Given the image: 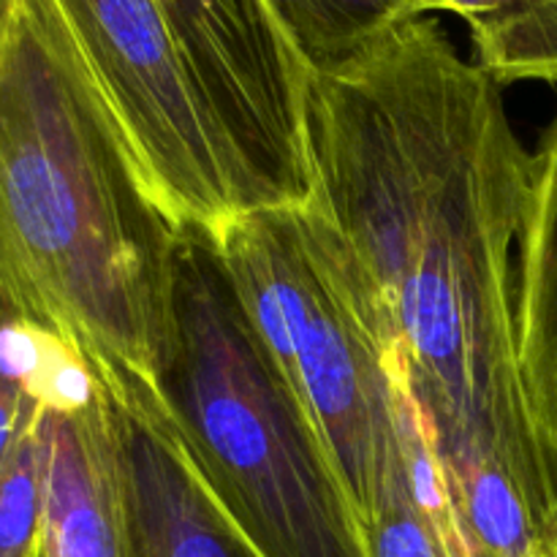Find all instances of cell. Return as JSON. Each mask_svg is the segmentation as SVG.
<instances>
[{
  "label": "cell",
  "instance_id": "e0dca14e",
  "mask_svg": "<svg viewBox=\"0 0 557 557\" xmlns=\"http://www.w3.org/2000/svg\"><path fill=\"white\" fill-rule=\"evenodd\" d=\"M33 557H44V553H41V544H38V549H36V555Z\"/></svg>",
  "mask_w": 557,
  "mask_h": 557
},
{
  "label": "cell",
  "instance_id": "30bf717a",
  "mask_svg": "<svg viewBox=\"0 0 557 557\" xmlns=\"http://www.w3.org/2000/svg\"><path fill=\"white\" fill-rule=\"evenodd\" d=\"M471 30L473 63L500 87L557 85V0H438Z\"/></svg>",
  "mask_w": 557,
  "mask_h": 557
},
{
  "label": "cell",
  "instance_id": "7c38bea8",
  "mask_svg": "<svg viewBox=\"0 0 557 557\" xmlns=\"http://www.w3.org/2000/svg\"><path fill=\"white\" fill-rule=\"evenodd\" d=\"M44 438L41 419L0 473V557H33L41 544Z\"/></svg>",
  "mask_w": 557,
  "mask_h": 557
},
{
  "label": "cell",
  "instance_id": "2e32d148",
  "mask_svg": "<svg viewBox=\"0 0 557 557\" xmlns=\"http://www.w3.org/2000/svg\"><path fill=\"white\" fill-rule=\"evenodd\" d=\"M544 557H557V528L553 531V536H549V544H547V555Z\"/></svg>",
  "mask_w": 557,
  "mask_h": 557
},
{
  "label": "cell",
  "instance_id": "7a4b0ae2",
  "mask_svg": "<svg viewBox=\"0 0 557 557\" xmlns=\"http://www.w3.org/2000/svg\"><path fill=\"white\" fill-rule=\"evenodd\" d=\"M180 237L58 5L16 0L0 36V315L156 386Z\"/></svg>",
  "mask_w": 557,
  "mask_h": 557
},
{
  "label": "cell",
  "instance_id": "5bb4252c",
  "mask_svg": "<svg viewBox=\"0 0 557 557\" xmlns=\"http://www.w3.org/2000/svg\"><path fill=\"white\" fill-rule=\"evenodd\" d=\"M14 5H16V0H0V36H3L5 25H9V16H11V11H14Z\"/></svg>",
  "mask_w": 557,
  "mask_h": 557
},
{
  "label": "cell",
  "instance_id": "8fae6325",
  "mask_svg": "<svg viewBox=\"0 0 557 557\" xmlns=\"http://www.w3.org/2000/svg\"><path fill=\"white\" fill-rule=\"evenodd\" d=\"M305 71L346 63L368 44L419 14L411 0H264Z\"/></svg>",
  "mask_w": 557,
  "mask_h": 557
},
{
  "label": "cell",
  "instance_id": "9a60e30c",
  "mask_svg": "<svg viewBox=\"0 0 557 557\" xmlns=\"http://www.w3.org/2000/svg\"><path fill=\"white\" fill-rule=\"evenodd\" d=\"M411 3L417 5L419 14H433V11H441L438 0H411Z\"/></svg>",
  "mask_w": 557,
  "mask_h": 557
},
{
  "label": "cell",
  "instance_id": "3957f363",
  "mask_svg": "<svg viewBox=\"0 0 557 557\" xmlns=\"http://www.w3.org/2000/svg\"><path fill=\"white\" fill-rule=\"evenodd\" d=\"M156 392L256 557H370L351 498L207 234L183 232Z\"/></svg>",
  "mask_w": 557,
  "mask_h": 557
},
{
  "label": "cell",
  "instance_id": "52a82bcc",
  "mask_svg": "<svg viewBox=\"0 0 557 557\" xmlns=\"http://www.w3.org/2000/svg\"><path fill=\"white\" fill-rule=\"evenodd\" d=\"M109 403L125 557H256L201 482L156 386L96 373Z\"/></svg>",
  "mask_w": 557,
  "mask_h": 557
},
{
  "label": "cell",
  "instance_id": "ac0fdd59",
  "mask_svg": "<svg viewBox=\"0 0 557 557\" xmlns=\"http://www.w3.org/2000/svg\"><path fill=\"white\" fill-rule=\"evenodd\" d=\"M0 324H5V319H3V315H0Z\"/></svg>",
  "mask_w": 557,
  "mask_h": 557
},
{
  "label": "cell",
  "instance_id": "4fadbf2b",
  "mask_svg": "<svg viewBox=\"0 0 557 557\" xmlns=\"http://www.w3.org/2000/svg\"><path fill=\"white\" fill-rule=\"evenodd\" d=\"M38 419H41L38 403L22 389L20 381L0 370V473L5 471L16 446L36 428Z\"/></svg>",
  "mask_w": 557,
  "mask_h": 557
},
{
  "label": "cell",
  "instance_id": "6da1fadb",
  "mask_svg": "<svg viewBox=\"0 0 557 557\" xmlns=\"http://www.w3.org/2000/svg\"><path fill=\"white\" fill-rule=\"evenodd\" d=\"M305 107L302 210L422 422L473 555L544 557L557 451L522 386L515 267L533 152L504 87L424 14L305 71Z\"/></svg>",
  "mask_w": 557,
  "mask_h": 557
},
{
  "label": "cell",
  "instance_id": "ba28073f",
  "mask_svg": "<svg viewBox=\"0 0 557 557\" xmlns=\"http://www.w3.org/2000/svg\"><path fill=\"white\" fill-rule=\"evenodd\" d=\"M96 375V373H92ZM44 557H125L117 460L101 381L69 411H41Z\"/></svg>",
  "mask_w": 557,
  "mask_h": 557
},
{
  "label": "cell",
  "instance_id": "5b68a950",
  "mask_svg": "<svg viewBox=\"0 0 557 557\" xmlns=\"http://www.w3.org/2000/svg\"><path fill=\"white\" fill-rule=\"evenodd\" d=\"M147 188L183 232L239 215L232 163L158 0H52Z\"/></svg>",
  "mask_w": 557,
  "mask_h": 557
},
{
  "label": "cell",
  "instance_id": "d6986e66",
  "mask_svg": "<svg viewBox=\"0 0 557 557\" xmlns=\"http://www.w3.org/2000/svg\"><path fill=\"white\" fill-rule=\"evenodd\" d=\"M33 555H36V553H33Z\"/></svg>",
  "mask_w": 557,
  "mask_h": 557
},
{
  "label": "cell",
  "instance_id": "9c48e42d",
  "mask_svg": "<svg viewBox=\"0 0 557 557\" xmlns=\"http://www.w3.org/2000/svg\"><path fill=\"white\" fill-rule=\"evenodd\" d=\"M517 264V335L528 408L557 451V117L533 152Z\"/></svg>",
  "mask_w": 557,
  "mask_h": 557
},
{
  "label": "cell",
  "instance_id": "8992f818",
  "mask_svg": "<svg viewBox=\"0 0 557 557\" xmlns=\"http://www.w3.org/2000/svg\"><path fill=\"white\" fill-rule=\"evenodd\" d=\"M232 163L239 212L302 207L313 190L305 65L264 0H158Z\"/></svg>",
  "mask_w": 557,
  "mask_h": 557
},
{
  "label": "cell",
  "instance_id": "277c9868",
  "mask_svg": "<svg viewBox=\"0 0 557 557\" xmlns=\"http://www.w3.org/2000/svg\"><path fill=\"white\" fill-rule=\"evenodd\" d=\"M210 239L364 522L406 451V395L351 283L302 207L239 212Z\"/></svg>",
  "mask_w": 557,
  "mask_h": 557
}]
</instances>
